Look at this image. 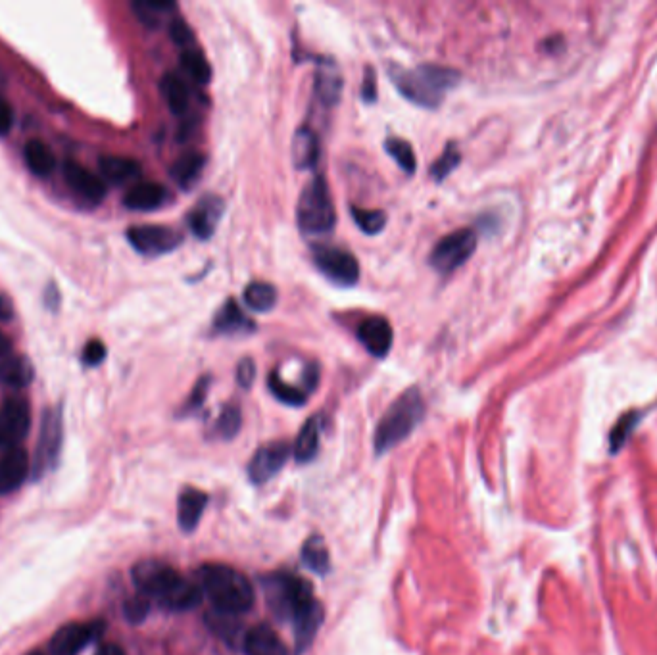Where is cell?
<instances>
[{
    "label": "cell",
    "mask_w": 657,
    "mask_h": 655,
    "mask_svg": "<svg viewBox=\"0 0 657 655\" xmlns=\"http://www.w3.org/2000/svg\"><path fill=\"white\" fill-rule=\"evenodd\" d=\"M148 611H150V602L143 594H137V596L129 598L125 602V607H123V613L131 623H141L148 615Z\"/></svg>",
    "instance_id": "39"
},
{
    "label": "cell",
    "mask_w": 657,
    "mask_h": 655,
    "mask_svg": "<svg viewBox=\"0 0 657 655\" xmlns=\"http://www.w3.org/2000/svg\"><path fill=\"white\" fill-rule=\"evenodd\" d=\"M106 358V346L100 340H91L87 342L83 350V362L87 365H98L104 362Z\"/></svg>",
    "instance_id": "42"
},
{
    "label": "cell",
    "mask_w": 657,
    "mask_h": 655,
    "mask_svg": "<svg viewBox=\"0 0 657 655\" xmlns=\"http://www.w3.org/2000/svg\"><path fill=\"white\" fill-rule=\"evenodd\" d=\"M133 583L139 594L170 611H189L202 602L200 584L187 581L173 567L160 561H141L133 567Z\"/></svg>",
    "instance_id": "1"
},
{
    "label": "cell",
    "mask_w": 657,
    "mask_h": 655,
    "mask_svg": "<svg viewBox=\"0 0 657 655\" xmlns=\"http://www.w3.org/2000/svg\"><path fill=\"white\" fill-rule=\"evenodd\" d=\"M342 79L337 68L329 62L325 64V70L317 72L316 91L319 97L323 98V102L333 104L341 97Z\"/></svg>",
    "instance_id": "31"
},
{
    "label": "cell",
    "mask_w": 657,
    "mask_h": 655,
    "mask_svg": "<svg viewBox=\"0 0 657 655\" xmlns=\"http://www.w3.org/2000/svg\"><path fill=\"white\" fill-rule=\"evenodd\" d=\"M302 558H304V563L319 575H325L329 571V550L321 536H312L304 544Z\"/></svg>",
    "instance_id": "32"
},
{
    "label": "cell",
    "mask_w": 657,
    "mask_h": 655,
    "mask_svg": "<svg viewBox=\"0 0 657 655\" xmlns=\"http://www.w3.org/2000/svg\"><path fill=\"white\" fill-rule=\"evenodd\" d=\"M25 164L31 173L45 177L56 168V158L49 146L41 141H29L24 148Z\"/></svg>",
    "instance_id": "27"
},
{
    "label": "cell",
    "mask_w": 657,
    "mask_h": 655,
    "mask_svg": "<svg viewBox=\"0 0 657 655\" xmlns=\"http://www.w3.org/2000/svg\"><path fill=\"white\" fill-rule=\"evenodd\" d=\"M246 655H287V648L268 625H258L244 636Z\"/></svg>",
    "instance_id": "19"
},
{
    "label": "cell",
    "mask_w": 657,
    "mask_h": 655,
    "mask_svg": "<svg viewBox=\"0 0 657 655\" xmlns=\"http://www.w3.org/2000/svg\"><path fill=\"white\" fill-rule=\"evenodd\" d=\"M33 655H43V654H33Z\"/></svg>",
    "instance_id": "49"
},
{
    "label": "cell",
    "mask_w": 657,
    "mask_h": 655,
    "mask_svg": "<svg viewBox=\"0 0 657 655\" xmlns=\"http://www.w3.org/2000/svg\"><path fill=\"white\" fill-rule=\"evenodd\" d=\"M358 339L365 350L375 358H385L392 348V327L389 319L381 316L369 317L358 329Z\"/></svg>",
    "instance_id": "16"
},
{
    "label": "cell",
    "mask_w": 657,
    "mask_h": 655,
    "mask_svg": "<svg viewBox=\"0 0 657 655\" xmlns=\"http://www.w3.org/2000/svg\"><path fill=\"white\" fill-rule=\"evenodd\" d=\"M10 348H12V344H10V340H8V337L0 331V360L2 358H6L8 354H10Z\"/></svg>",
    "instance_id": "48"
},
{
    "label": "cell",
    "mask_w": 657,
    "mask_h": 655,
    "mask_svg": "<svg viewBox=\"0 0 657 655\" xmlns=\"http://www.w3.org/2000/svg\"><path fill=\"white\" fill-rule=\"evenodd\" d=\"M460 160H462V156H460V152H458V146L454 145V143H450V145L446 146L444 154H442L437 162L431 166V175H433L437 181L446 179L452 171L456 170V166L460 164Z\"/></svg>",
    "instance_id": "38"
},
{
    "label": "cell",
    "mask_w": 657,
    "mask_h": 655,
    "mask_svg": "<svg viewBox=\"0 0 657 655\" xmlns=\"http://www.w3.org/2000/svg\"><path fill=\"white\" fill-rule=\"evenodd\" d=\"M314 262L317 269L333 283L341 287H352L360 279V264L344 248L337 246H316L314 248Z\"/></svg>",
    "instance_id": "8"
},
{
    "label": "cell",
    "mask_w": 657,
    "mask_h": 655,
    "mask_svg": "<svg viewBox=\"0 0 657 655\" xmlns=\"http://www.w3.org/2000/svg\"><path fill=\"white\" fill-rule=\"evenodd\" d=\"M206 504H208V496L202 490H196V488H187L179 496L177 517H179V525H181L183 531H187V533L195 531Z\"/></svg>",
    "instance_id": "23"
},
{
    "label": "cell",
    "mask_w": 657,
    "mask_h": 655,
    "mask_svg": "<svg viewBox=\"0 0 657 655\" xmlns=\"http://www.w3.org/2000/svg\"><path fill=\"white\" fill-rule=\"evenodd\" d=\"M362 97H364L365 102H373L377 98V79H375V73L371 68H365Z\"/></svg>",
    "instance_id": "45"
},
{
    "label": "cell",
    "mask_w": 657,
    "mask_h": 655,
    "mask_svg": "<svg viewBox=\"0 0 657 655\" xmlns=\"http://www.w3.org/2000/svg\"><path fill=\"white\" fill-rule=\"evenodd\" d=\"M31 415L29 406L22 398H8L0 408V450L18 448L29 431Z\"/></svg>",
    "instance_id": "11"
},
{
    "label": "cell",
    "mask_w": 657,
    "mask_h": 655,
    "mask_svg": "<svg viewBox=\"0 0 657 655\" xmlns=\"http://www.w3.org/2000/svg\"><path fill=\"white\" fill-rule=\"evenodd\" d=\"M131 246L145 256H164L177 250L183 243V235L166 225H135L127 229Z\"/></svg>",
    "instance_id": "9"
},
{
    "label": "cell",
    "mask_w": 657,
    "mask_h": 655,
    "mask_svg": "<svg viewBox=\"0 0 657 655\" xmlns=\"http://www.w3.org/2000/svg\"><path fill=\"white\" fill-rule=\"evenodd\" d=\"M475 248H477L475 231L460 229L456 233H450V235L442 237L435 244V248L429 256V262H431V266L437 269L438 273L450 275L473 256Z\"/></svg>",
    "instance_id": "7"
},
{
    "label": "cell",
    "mask_w": 657,
    "mask_h": 655,
    "mask_svg": "<svg viewBox=\"0 0 657 655\" xmlns=\"http://www.w3.org/2000/svg\"><path fill=\"white\" fill-rule=\"evenodd\" d=\"M14 123V112L10 102L4 97H0V137L8 135V131L12 129Z\"/></svg>",
    "instance_id": "44"
},
{
    "label": "cell",
    "mask_w": 657,
    "mask_h": 655,
    "mask_svg": "<svg viewBox=\"0 0 657 655\" xmlns=\"http://www.w3.org/2000/svg\"><path fill=\"white\" fill-rule=\"evenodd\" d=\"M269 606L281 619H291L292 625L302 621L304 617L312 615L321 609L319 602L314 598L312 586L304 579L294 575H275L266 583Z\"/></svg>",
    "instance_id": "5"
},
{
    "label": "cell",
    "mask_w": 657,
    "mask_h": 655,
    "mask_svg": "<svg viewBox=\"0 0 657 655\" xmlns=\"http://www.w3.org/2000/svg\"><path fill=\"white\" fill-rule=\"evenodd\" d=\"M204 166H206V158L202 154L187 152L171 166V177L179 187L191 189L196 181L200 179Z\"/></svg>",
    "instance_id": "25"
},
{
    "label": "cell",
    "mask_w": 657,
    "mask_h": 655,
    "mask_svg": "<svg viewBox=\"0 0 657 655\" xmlns=\"http://www.w3.org/2000/svg\"><path fill=\"white\" fill-rule=\"evenodd\" d=\"M425 413L423 398L419 390H406L392 406L377 425L375 431V450L377 454H385L390 448L398 446L402 440L414 433L415 427L421 423Z\"/></svg>",
    "instance_id": "4"
},
{
    "label": "cell",
    "mask_w": 657,
    "mask_h": 655,
    "mask_svg": "<svg viewBox=\"0 0 657 655\" xmlns=\"http://www.w3.org/2000/svg\"><path fill=\"white\" fill-rule=\"evenodd\" d=\"M208 389H210V377H202L196 383L195 389H193L189 400H187V404H185V412H195V410H198L204 404V400H206Z\"/></svg>",
    "instance_id": "41"
},
{
    "label": "cell",
    "mask_w": 657,
    "mask_h": 655,
    "mask_svg": "<svg viewBox=\"0 0 657 655\" xmlns=\"http://www.w3.org/2000/svg\"><path fill=\"white\" fill-rule=\"evenodd\" d=\"M214 329L223 335H246L252 333L256 327L254 321L244 316L243 310L235 300H227L216 314Z\"/></svg>",
    "instance_id": "21"
},
{
    "label": "cell",
    "mask_w": 657,
    "mask_h": 655,
    "mask_svg": "<svg viewBox=\"0 0 657 655\" xmlns=\"http://www.w3.org/2000/svg\"><path fill=\"white\" fill-rule=\"evenodd\" d=\"M291 456V446L287 442H271L262 446L248 465L250 481L262 485L273 479Z\"/></svg>",
    "instance_id": "13"
},
{
    "label": "cell",
    "mask_w": 657,
    "mask_h": 655,
    "mask_svg": "<svg viewBox=\"0 0 657 655\" xmlns=\"http://www.w3.org/2000/svg\"><path fill=\"white\" fill-rule=\"evenodd\" d=\"M62 173H64V179L70 185V189L81 198H85L87 202L98 204L106 196V183L93 171L85 170L81 164L68 160L62 166Z\"/></svg>",
    "instance_id": "15"
},
{
    "label": "cell",
    "mask_w": 657,
    "mask_h": 655,
    "mask_svg": "<svg viewBox=\"0 0 657 655\" xmlns=\"http://www.w3.org/2000/svg\"><path fill=\"white\" fill-rule=\"evenodd\" d=\"M277 289L264 281H254L244 289V302L254 312H269L277 304Z\"/></svg>",
    "instance_id": "28"
},
{
    "label": "cell",
    "mask_w": 657,
    "mask_h": 655,
    "mask_svg": "<svg viewBox=\"0 0 657 655\" xmlns=\"http://www.w3.org/2000/svg\"><path fill=\"white\" fill-rule=\"evenodd\" d=\"M160 91L166 98L173 114L181 116L189 110V106H191V89H189L187 81L183 77H179L177 73H166L162 77Z\"/></svg>",
    "instance_id": "24"
},
{
    "label": "cell",
    "mask_w": 657,
    "mask_h": 655,
    "mask_svg": "<svg viewBox=\"0 0 657 655\" xmlns=\"http://www.w3.org/2000/svg\"><path fill=\"white\" fill-rule=\"evenodd\" d=\"M104 632L102 621L70 623L56 632L50 640V654L79 655Z\"/></svg>",
    "instance_id": "12"
},
{
    "label": "cell",
    "mask_w": 657,
    "mask_h": 655,
    "mask_svg": "<svg viewBox=\"0 0 657 655\" xmlns=\"http://www.w3.org/2000/svg\"><path fill=\"white\" fill-rule=\"evenodd\" d=\"M385 148L389 152L390 156L394 158V162L406 171V173H414L415 168H417V162H415L414 148L410 143L398 139V137H392V139H387L385 143Z\"/></svg>",
    "instance_id": "35"
},
{
    "label": "cell",
    "mask_w": 657,
    "mask_h": 655,
    "mask_svg": "<svg viewBox=\"0 0 657 655\" xmlns=\"http://www.w3.org/2000/svg\"><path fill=\"white\" fill-rule=\"evenodd\" d=\"M95 655H125V652H123L120 646H116V644H106V646L98 648V652Z\"/></svg>",
    "instance_id": "47"
},
{
    "label": "cell",
    "mask_w": 657,
    "mask_h": 655,
    "mask_svg": "<svg viewBox=\"0 0 657 655\" xmlns=\"http://www.w3.org/2000/svg\"><path fill=\"white\" fill-rule=\"evenodd\" d=\"M168 191L158 183H137L123 198V204L135 212H152L166 204Z\"/></svg>",
    "instance_id": "18"
},
{
    "label": "cell",
    "mask_w": 657,
    "mask_h": 655,
    "mask_svg": "<svg viewBox=\"0 0 657 655\" xmlns=\"http://www.w3.org/2000/svg\"><path fill=\"white\" fill-rule=\"evenodd\" d=\"M98 168L100 173L112 183H127L141 175V166L135 160L122 156H104L100 158Z\"/></svg>",
    "instance_id": "26"
},
{
    "label": "cell",
    "mask_w": 657,
    "mask_h": 655,
    "mask_svg": "<svg viewBox=\"0 0 657 655\" xmlns=\"http://www.w3.org/2000/svg\"><path fill=\"white\" fill-rule=\"evenodd\" d=\"M221 216H223V200L214 195L202 196L195 208L189 212L187 223L195 237L206 241L216 233Z\"/></svg>",
    "instance_id": "14"
},
{
    "label": "cell",
    "mask_w": 657,
    "mask_h": 655,
    "mask_svg": "<svg viewBox=\"0 0 657 655\" xmlns=\"http://www.w3.org/2000/svg\"><path fill=\"white\" fill-rule=\"evenodd\" d=\"M202 592L223 615H241L254 604V590L243 573L227 565H204L198 571Z\"/></svg>",
    "instance_id": "3"
},
{
    "label": "cell",
    "mask_w": 657,
    "mask_h": 655,
    "mask_svg": "<svg viewBox=\"0 0 657 655\" xmlns=\"http://www.w3.org/2000/svg\"><path fill=\"white\" fill-rule=\"evenodd\" d=\"M269 389L273 392V396H277L283 404H289V406H304L306 404V392L285 383L275 371L269 375Z\"/></svg>",
    "instance_id": "33"
},
{
    "label": "cell",
    "mask_w": 657,
    "mask_h": 655,
    "mask_svg": "<svg viewBox=\"0 0 657 655\" xmlns=\"http://www.w3.org/2000/svg\"><path fill=\"white\" fill-rule=\"evenodd\" d=\"M387 72L400 95L423 108H437L446 91L460 83V73L456 70L433 64H425L415 70H404L390 64Z\"/></svg>",
    "instance_id": "2"
},
{
    "label": "cell",
    "mask_w": 657,
    "mask_h": 655,
    "mask_svg": "<svg viewBox=\"0 0 657 655\" xmlns=\"http://www.w3.org/2000/svg\"><path fill=\"white\" fill-rule=\"evenodd\" d=\"M319 160V141L308 127H300L292 139V162L298 170H312Z\"/></svg>",
    "instance_id": "22"
},
{
    "label": "cell",
    "mask_w": 657,
    "mask_h": 655,
    "mask_svg": "<svg viewBox=\"0 0 657 655\" xmlns=\"http://www.w3.org/2000/svg\"><path fill=\"white\" fill-rule=\"evenodd\" d=\"M181 68H183V72L187 73V77H191L198 85L210 83L212 70H210L206 56L200 50L193 49V47L185 50L181 54Z\"/></svg>",
    "instance_id": "30"
},
{
    "label": "cell",
    "mask_w": 657,
    "mask_h": 655,
    "mask_svg": "<svg viewBox=\"0 0 657 655\" xmlns=\"http://www.w3.org/2000/svg\"><path fill=\"white\" fill-rule=\"evenodd\" d=\"M296 221L306 235H327L335 229L337 210L323 175L314 177L302 191L296 206Z\"/></svg>",
    "instance_id": "6"
},
{
    "label": "cell",
    "mask_w": 657,
    "mask_h": 655,
    "mask_svg": "<svg viewBox=\"0 0 657 655\" xmlns=\"http://www.w3.org/2000/svg\"><path fill=\"white\" fill-rule=\"evenodd\" d=\"M317 377H319V369H317V365H308V369H306V373H304V383H306L308 390L316 389Z\"/></svg>",
    "instance_id": "46"
},
{
    "label": "cell",
    "mask_w": 657,
    "mask_h": 655,
    "mask_svg": "<svg viewBox=\"0 0 657 655\" xmlns=\"http://www.w3.org/2000/svg\"><path fill=\"white\" fill-rule=\"evenodd\" d=\"M256 377V365L250 358L241 360V364L237 365V381L243 389H250Z\"/></svg>",
    "instance_id": "43"
},
{
    "label": "cell",
    "mask_w": 657,
    "mask_h": 655,
    "mask_svg": "<svg viewBox=\"0 0 657 655\" xmlns=\"http://www.w3.org/2000/svg\"><path fill=\"white\" fill-rule=\"evenodd\" d=\"M319 419H310L302 431L296 437V444H294V456L296 460L306 463V461L314 460L319 448Z\"/></svg>",
    "instance_id": "29"
},
{
    "label": "cell",
    "mask_w": 657,
    "mask_h": 655,
    "mask_svg": "<svg viewBox=\"0 0 657 655\" xmlns=\"http://www.w3.org/2000/svg\"><path fill=\"white\" fill-rule=\"evenodd\" d=\"M133 10H135L137 18L143 24L154 27L166 12L175 10V4L173 2H162V0L160 2L158 0H146V2H135Z\"/></svg>",
    "instance_id": "34"
},
{
    "label": "cell",
    "mask_w": 657,
    "mask_h": 655,
    "mask_svg": "<svg viewBox=\"0 0 657 655\" xmlns=\"http://www.w3.org/2000/svg\"><path fill=\"white\" fill-rule=\"evenodd\" d=\"M170 37L175 45L189 49V45H191L193 39H195V33H193V29L187 25L185 20L175 18V20H171Z\"/></svg>",
    "instance_id": "40"
},
{
    "label": "cell",
    "mask_w": 657,
    "mask_h": 655,
    "mask_svg": "<svg viewBox=\"0 0 657 655\" xmlns=\"http://www.w3.org/2000/svg\"><path fill=\"white\" fill-rule=\"evenodd\" d=\"M62 450V415L56 410H49L43 415L41 435L37 442V454L33 463L35 479H41L45 473L54 469Z\"/></svg>",
    "instance_id": "10"
},
{
    "label": "cell",
    "mask_w": 657,
    "mask_h": 655,
    "mask_svg": "<svg viewBox=\"0 0 657 655\" xmlns=\"http://www.w3.org/2000/svg\"><path fill=\"white\" fill-rule=\"evenodd\" d=\"M35 377L33 365L31 362L18 356V354H8L6 358L0 360V383L10 387V389H25L27 385H31Z\"/></svg>",
    "instance_id": "20"
},
{
    "label": "cell",
    "mask_w": 657,
    "mask_h": 655,
    "mask_svg": "<svg viewBox=\"0 0 657 655\" xmlns=\"http://www.w3.org/2000/svg\"><path fill=\"white\" fill-rule=\"evenodd\" d=\"M352 212V218L358 223V227L367 233V235H377L383 231V227L387 225V216L385 212H379V210H364V208H358V206H352L350 208Z\"/></svg>",
    "instance_id": "36"
},
{
    "label": "cell",
    "mask_w": 657,
    "mask_h": 655,
    "mask_svg": "<svg viewBox=\"0 0 657 655\" xmlns=\"http://www.w3.org/2000/svg\"><path fill=\"white\" fill-rule=\"evenodd\" d=\"M29 475V458L22 448L6 450L0 456V494H10L24 485Z\"/></svg>",
    "instance_id": "17"
},
{
    "label": "cell",
    "mask_w": 657,
    "mask_h": 655,
    "mask_svg": "<svg viewBox=\"0 0 657 655\" xmlns=\"http://www.w3.org/2000/svg\"><path fill=\"white\" fill-rule=\"evenodd\" d=\"M241 423H243L241 410H239L237 406H225L223 412L219 415L216 431H218L219 437L229 440V438L239 435V431H241Z\"/></svg>",
    "instance_id": "37"
}]
</instances>
